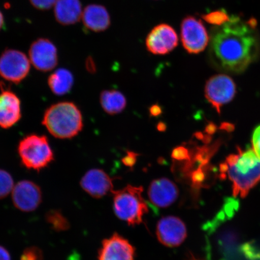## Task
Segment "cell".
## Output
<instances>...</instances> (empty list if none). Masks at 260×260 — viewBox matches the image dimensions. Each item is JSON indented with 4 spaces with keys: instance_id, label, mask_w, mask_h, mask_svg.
Returning <instances> with one entry per match:
<instances>
[{
    "instance_id": "6da1fadb",
    "label": "cell",
    "mask_w": 260,
    "mask_h": 260,
    "mask_svg": "<svg viewBox=\"0 0 260 260\" xmlns=\"http://www.w3.org/2000/svg\"><path fill=\"white\" fill-rule=\"evenodd\" d=\"M256 19L244 22L237 15L215 26L210 38V56L215 66L226 72L239 74L259 57L260 45L256 32Z\"/></svg>"
},
{
    "instance_id": "7a4b0ae2",
    "label": "cell",
    "mask_w": 260,
    "mask_h": 260,
    "mask_svg": "<svg viewBox=\"0 0 260 260\" xmlns=\"http://www.w3.org/2000/svg\"><path fill=\"white\" fill-rule=\"evenodd\" d=\"M222 177L232 182L235 197L245 198L260 182V160L252 149L243 151L238 148L220 165Z\"/></svg>"
},
{
    "instance_id": "3957f363",
    "label": "cell",
    "mask_w": 260,
    "mask_h": 260,
    "mask_svg": "<svg viewBox=\"0 0 260 260\" xmlns=\"http://www.w3.org/2000/svg\"><path fill=\"white\" fill-rule=\"evenodd\" d=\"M42 125L54 138L70 139L79 135L83 127L81 110L73 102L54 104L45 110Z\"/></svg>"
},
{
    "instance_id": "277c9868",
    "label": "cell",
    "mask_w": 260,
    "mask_h": 260,
    "mask_svg": "<svg viewBox=\"0 0 260 260\" xmlns=\"http://www.w3.org/2000/svg\"><path fill=\"white\" fill-rule=\"evenodd\" d=\"M142 187L128 185L121 190H113V210L119 219L129 225H139L148 212L147 203L142 197Z\"/></svg>"
},
{
    "instance_id": "5b68a950",
    "label": "cell",
    "mask_w": 260,
    "mask_h": 260,
    "mask_svg": "<svg viewBox=\"0 0 260 260\" xmlns=\"http://www.w3.org/2000/svg\"><path fill=\"white\" fill-rule=\"evenodd\" d=\"M18 152L22 164L28 170L40 171L54 160V154L46 136H25L19 142Z\"/></svg>"
},
{
    "instance_id": "8992f818",
    "label": "cell",
    "mask_w": 260,
    "mask_h": 260,
    "mask_svg": "<svg viewBox=\"0 0 260 260\" xmlns=\"http://www.w3.org/2000/svg\"><path fill=\"white\" fill-rule=\"evenodd\" d=\"M180 31L182 44L188 53L197 54L206 50L210 37L200 19L187 16L181 22Z\"/></svg>"
},
{
    "instance_id": "52a82bcc",
    "label": "cell",
    "mask_w": 260,
    "mask_h": 260,
    "mask_svg": "<svg viewBox=\"0 0 260 260\" xmlns=\"http://www.w3.org/2000/svg\"><path fill=\"white\" fill-rule=\"evenodd\" d=\"M30 70V61L20 51L8 49L0 56V76L9 82L21 83Z\"/></svg>"
},
{
    "instance_id": "ba28073f",
    "label": "cell",
    "mask_w": 260,
    "mask_h": 260,
    "mask_svg": "<svg viewBox=\"0 0 260 260\" xmlns=\"http://www.w3.org/2000/svg\"><path fill=\"white\" fill-rule=\"evenodd\" d=\"M236 93L235 81L225 74L210 78L205 86V95L211 105L220 113L221 108L232 102Z\"/></svg>"
},
{
    "instance_id": "9c48e42d",
    "label": "cell",
    "mask_w": 260,
    "mask_h": 260,
    "mask_svg": "<svg viewBox=\"0 0 260 260\" xmlns=\"http://www.w3.org/2000/svg\"><path fill=\"white\" fill-rule=\"evenodd\" d=\"M145 43L146 48L151 53L165 55L177 47L178 37L176 31L172 26L160 24L155 26L149 32Z\"/></svg>"
},
{
    "instance_id": "30bf717a",
    "label": "cell",
    "mask_w": 260,
    "mask_h": 260,
    "mask_svg": "<svg viewBox=\"0 0 260 260\" xmlns=\"http://www.w3.org/2000/svg\"><path fill=\"white\" fill-rule=\"evenodd\" d=\"M156 235L162 245L175 248L180 246L187 236L186 226L176 216H168L159 220L156 226Z\"/></svg>"
},
{
    "instance_id": "8fae6325",
    "label": "cell",
    "mask_w": 260,
    "mask_h": 260,
    "mask_svg": "<svg viewBox=\"0 0 260 260\" xmlns=\"http://www.w3.org/2000/svg\"><path fill=\"white\" fill-rule=\"evenodd\" d=\"M30 62L41 72H48L58 63L57 50L50 40L40 38L32 42L29 50Z\"/></svg>"
},
{
    "instance_id": "7c38bea8",
    "label": "cell",
    "mask_w": 260,
    "mask_h": 260,
    "mask_svg": "<svg viewBox=\"0 0 260 260\" xmlns=\"http://www.w3.org/2000/svg\"><path fill=\"white\" fill-rule=\"evenodd\" d=\"M12 198L16 209L23 212H31L42 203V190L34 182L22 180L15 185L12 191Z\"/></svg>"
},
{
    "instance_id": "4fadbf2b",
    "label": "cell",
    "mask_w": 260,
    "mask_h": 260,
    "mask_svg": "<svg viewBox=\"0 0 260 260\" xmlns=\"http://www.w3.org/2000/svg\"><path fill=\"white\" fill-rule=\"evenodd\" d=\"M135 249L127 240L115 233L104 240L99 260H135Z\"/></svg>"
},
{
    "instance_id": "5bb4252c",
    "label": "cell",
    "mask_w": 260,
    "mask_h": 260,
    "mask_svg": "<svg viewBox=\"0 0 260 260\" xmlns=\"http://www.w3.org/2000/svg\"><path fill=\"white\" fill-rule=\"evenodd\" d=\"M148 194L150 202L155 207L167 208L176 201L179 190L177 185L170 179L161 178L151 182Z\"/></svg>"
},
{
    "instance_id": "9a60e30c",
    "label": "cell",
    "mask_w": 260,
    "mask_h": 260,
    "mask_svg": "<svg viewBox=\"0 0 260 260\" xmlns=\"http://www.w3.org/2000/svg\"><path fill=\"white\" fill-rule=\"evenodd\" d=\"M0 127L11 128L21 118V101L12 90L3 88L0 85Z\"/></svg>"
},
{
    "instance_id": "2e32d148",
    "label": "cell",
    "mask_w": 260,
    "mask_h": 260,
    "mask_svg": "<svg viewBox=\"0 0 260 260\" xmlns=\"http://www.w3.org/2000/svg\"><path fill=\"white\" fill-rule=\"evenodd\" d=\"M80 186L90 196L95 198H102L113 190L112 179L100 169L87 171L81 179Z\"/></svg>"
},
{
    "instance_id": "e0dca14e",
    "label": "cell",
    "mask_w": 260,
    "mask_h": 260,
    "mask_svg": "<svg viewBox=\"0 0 260 260\" xmlns=\"http://www.w3.org/2000/svg\"><path fill=\"white\" fill-rule=\"evenodd\" d=\"M81 18L86 28L94 32L105 31L111 24L109 13L102 5H90L86 6Z\"/></svg>"
},
{
    "instance_id": "ac0fdd59",
    "label": "cell",
    "mask_w": 260,
    "mask_h": 260,
    "mask_svg": "<svg viewBox=\"0 0 260 260\" xmlns=\"http://www.w3.org/2000/svg\"><path fill=\"white\" fill-rule=\"evenodd\" d=\"M54 13L58 23L69 25L80 20L83 11L80 0H57Z\"/></svg>"
},
{
    "instance_id": "d6986e66",
    "label": "cell",
    "mask_w": 260,
    "mask_h": 260,
    "mask_svg": "<svg viewBox=\"0 0 260 260\" xmlns=\"http://www.w3.org/2000/svg\"><path fill=\"white\" fill-rule=\"evenodd\" d=\"M74 78L71 71L59 68L48 77L49 87L55 95L62 96L69 93L73 88Z\"/></svg>"
},
{
    "instance_id": "ffe728a7",
    "label": "cell",
    "mask_w": 260,
    "mask_h": 260,
    "mask_svg": "<svg viewBox=\"0 0 260 260\" xmlns=\"http://www.w3.org/2000/svg\"><path fill=\"white\" fill-rule=\"evenodd\" d=\"M100 103L107 113L114 115L125 109L126 101L125 96L119 91L106 90L101 93Z\"/></svg>"
},
{
    "instance_id": "44dd1931",
    "label": "cell",
    "mask_w": 260,
    "mask_h": 260,
    "mask_svg": "<svg viewBox=\"0 0 260 260\" xmlns=\"http://www.w3.org/2000/svg\"><path fill=\"white\" fill-rule=\"evenodd\" d=\"M45 220L55 232H65L70 228L69 221L59 210L48 211L45 215Z\"/></svg>"
},
{
    "instance_id": "7402d4cb",
    "label": "cell",
    "mask_w": 260,
    "mask_h": 260,
    "mask_svg": "<svg viewBox=\"0 0 260 260\" xmlns=\"http://www.w3.org/2000/svg\"><path fill=\"white\" fill-rule=\"evenodd\" d=\"M202 18L207 23L215 26H221L230 21L232 15L228 14L226 10L219 9L204 14Z\"/></svg>"
},
{
    "instance_id": "603a6c76",
    "label": "cell",
    "mask_w": 260,
    "mask_h": 260,
    "mask_svg": "<svg viewBox=\"0 0 260 260\" xmlns=\"http://www.w3.org/2000/svg\"><path fill=\"white\" fill-rule=\"evenodd\" d=\"M14 179L8 171L0 169V200L12 193L14 187Z\"/></svg>"
},
{
    "instance_id": "cb8c5ba5",
    "label": "cell",
    "mask_w": 260,
    "mask_h": 260,
    "mask_svg": "<svg viewBox=\"0 0 260 260\" xmlns=\"http://www.w3.org/2000/svg\"><path fill=\"white\" fill-rule=\"evenodd\" d=\"M20 260H44V253L37 246L28 247L22 252Z\"/></svg>"
},
{
    "instance_id": "d4e9b609",
    "label": "cell",
    "mask_w": 260,
    "mask_h": 260,
    "mask_svg": "<svg viewBox=\"0 0 260 260\" xmlns=\"http://www.w3.org/2000/svg\"><path fill=\"white\" fill-rule=\"evenodd\" d=\"M171 157L178 161L190 160V155L188 149L183 146H179L172 150Z\"/></svg>"
},
{
    "instance_id": "484cf974",
    "label": "cell",
    "mask_w": 260,
    "mask_h": 260,
    "mask_svg": "<svg viewBox=\"0 0 260 260\" xmlns=\"http://www.w3.org/2000/svg\"><path fill=\"white\" fill-rule=\"evenodd\" d=\"M190 180L194 188H199L203 187L204 181L206 180V174L203 169L199 168L194 170L190 174Z\"/></svg>"
},
{
    "instance_id": "4316f807",
    "label": "cell",
    "mask_w": 260,
    "mask_h": 260,
    "mask_svg": "<svg viewBox=\"0 0 260 260\" xmlns=\"http://www.w3.org/2000/svg\"><path fill=\"white\" fill-rule=\"evenodd\" d=\"M57 0H29L31 4L34 6L36 9L41 10V11H47L50 9Z\"/></svg>"
},
{
    "instance_id": "83f0119b",
    "label": "cell",
    "mask_w": 260,
    "mask_h": 260,
    "mask_svg": "<svg viewBox=\"0 0 260 260\" xmlns=\"http://www.w3.org/2000/svg\"><path fill=\"white\" fill-rule=\"evenodd\" d=\"M252 149L260 160V125L253 133L252 138Z\"/></svg>"
},
{
    "instance_id": "f1b7e54d",
    "label": "cell",
    "mask_w": 260,
    "mask_h": 260,
    "mask_svg": "<svg viewBox=\"0 0 260 260\" xmlns=\"http://www.w3.org/2000/svg\"><path fill=\"white\" fill-rule=\"evenodd\" d=\"M138 154L132 151H127V154L122 158V161L126 167L132 168L137 161Z\"/></svg>"
},
{
    "instance_id": "f546056e",
    "label": "cell",
    "mask_w": 260,
    "mask_h": 260,
    "mask_svg": "<svg viewBox=\"0 0 260 260\" xmlns=\"http://www.w3.org/2000/svg\"><path fill=\"white\" fill-rule=\"evenodd\" d=\"M162 112L161 107L156 104V105H152L149 108V114L150 116L153 117H157L160 116Z\"/></svg>"
},
{
    "instance_id": "4dcf8cb0",
    "label": "cell",
    "mask_w": 260,
    "mask_h": 260,
    "mask_svg": "<svg viewBox=\"0 0 260 260\" xmlns=\"http://www.w3.org/2000/svg\"><path fill=\"white\" fill-rule=\"evenodd\" d=\"M0 260H11L10 253L2 246H0Z\"/></svg>"
},
{
    "instance_id": "1f68e13d",
    "label": "cell",
    "mask_w": 260,
    "mask_h": 260,
    "mask_svg": "<svg viewBox=\"0 0 260 260\" xmlns=\"http://www.w3.org/2000/svg\"><path fill=\"white\" fill-rule=\"evenodd\" d=\"M216 126L213 123H210L206 127V132L209 135H213L216 132Z\"/></svg>"
},
{
    "instance_id": "d6a6232c",
    "label": "cell",
    "mask_w": 260,
    "mask_h": 260,
    "mask_svg": "<svg viewBox=\"0 0 260 260\" xmlns=\"http://www.w3.org/2000/svg\"><path fill=\"white\" fill-rule=\"evenodd\" d=\"M157 129L159 132H164L167 129V125L164 122H158L157 125Z\"/></svg>"
},
{
    "instance_id": "836d02e7",
    "label": "cell",
    "mask_w": 260,
    "mask_h": 260,
    "mask_svg": "<svg viewBox=\"0 0 260 260\" xmlns=\"http://www.w3.org/2000/svg\"><path fill=\"white\" fill-rule=\"evenodd\" d=\"M4 17H3V14L1 11H0V30L3 28V25H4Z\"/></svg>"
},
{
    "instance_id": "e575fe53",
    "label": "cell",
    "mask_w": 260,
    "mask_h": 260,
    "mask_svg": "<svg viewBox=\"0 0 260 260\" xmlns=\"http://www.w3.org/2000/svg\"><path fill=\"white\" fill-rule=\"evenodd\" d=\"M192 260H200V259H195V258H192Z\"/></svg>"
}]
</instances>
